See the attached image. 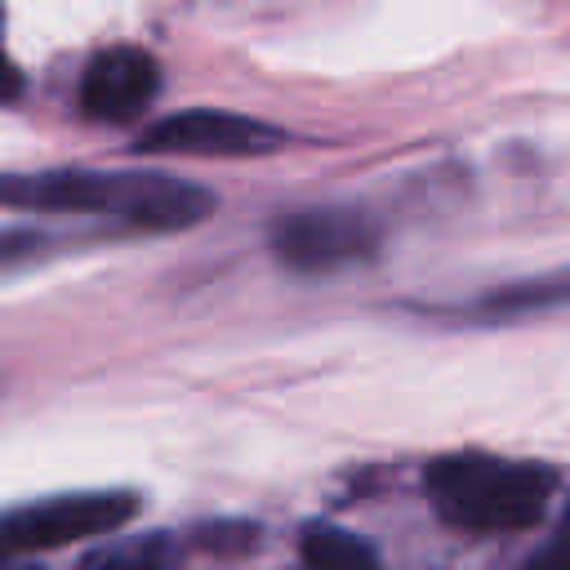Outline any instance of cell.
Returning <instances> with one entry per match:
<instances>
[{
    "mask_svg": "<svg viewBox=\"0 0 570 570\" xmlns=\"http://www.w3.org/2000/svg\"><path fill=\"white\" fill-rule=\"evenodd\" d=\"M570 307V267H552L512 285H499L490 294H481L476 303H468V316H530V312H557Z\"/></svg>",
    "mask_w": 570,
    "mask_h": 570,
    "instance_id": "7",
    "label": "cell"
},
{
    "mask_svg": "<svg viewBox=\"0 0 570 570\" xmlns=\"http://www.w3.org/2000/svg\"><path fill=\"white\" fill-rule=\"evenodd\" d=\"M89 570H169V557H165L160 539H138V543H120V548L94 557Z\"/></svg>",
    "mask_w": 570,
    "mask_h": 570,
    "instance_id": "9",
    "label": "cell"
},
{
    "mask_svg": "<svg viewBox=\"0 0 570 570\" xmlns=\"http://www.w3.org/2000/svg\"><path fill=\"white\" fill-rule=\"evenodd\" d=\"M285 142H289L285 129H276L267 120H254V116L218 111V107L174 111V116H160V120L142 125V134H138V151H156V156H214V160L272 156Z\"/></svg>",
    "mask_w": 570,
    "mask_h": 570,
    "instance_id": "5",
    "label": "cell"
},
{
    "mask_svg": "<svg viewBox=\"0 0 570 570\" xmlns=\"http://www.w3.org/2000/svg\"><path fill=\"white\" fill-rule=\"evenodd\" d=\"M383 232L370 214L352 205H303L285 209L267 227V249L285 272L298 276H330L343 267L374 263Z\"/></svg>",
    "mask_w": 570,
    "mask_h": 570,
    "instance_id": "3",
    "label": "cell"
},
{
    "mask_svg": "<svg viewBox=\"0 0 570 570\" xmlns=\"http://www.w3.org/2000/svg\"><path fill=\"white\" fill-rule=\"evenodd\" d=\"M13 570H36V566H13Z\"/></svg>",
    "mask_w": 570,
    "mask_h": 570,
    "instance_id": "11",
    "label": "cell"
},
{
    "mask_svg": "<svg viewBox=\"0 0 570 570\" xmlns=\"http://www.w3.org/2000/svg\"><path fill=\"white\" fill-rule=\"evenodd\" d=\"M521 570H570V534H561L552 548H543L539 557H530Z\"/></svg>",
    "mask_w": 570,
    "mask_h": 570,
    "instance_id": "10",
    "label": "cell"
},
{
    "mask_svg": "<svg viewBox=\"0 0 570 570\" xmlns=\"http://www.w3.org/2000/svg\"><path fill=\"white\" fill-rule=\"evenodd\" d=\"M9 209L85 214L120 232H183L214 214L218 196L160 169H40L0 183Z\"/></svg>",
    "mask_w": 570,
    "mask_h": 570,
    "instance_id": "1",
    "label": "cell"
},
{
    "mask_svg": "<svg viewBox=\"0 0 570 570\" xmlns=\"http://www.w3.org/2000/svg\"><path fill=\"white\" fill-rule=\"evenodd\" d=\"M134 517V494L125 490H76V494H49L36 503H22L4 517V552H49L62 543H80L94 534L116 530Z\"/></svg>",
    "mask_w": 570,
    "mask_h": 570,
    "instance_id": "4",
    "label": "cell"
},
{
    "mask_svg": "<svg viewBox=\"0 0 570 570\" xmlns=\"http://www.w3.org/2000/svg\"><path fill=\"white\" fill-rule=\"evenodd\" d=\"M566 534H570V512H566Z\"/></svg>",
    "mask_w": 570,
    "mask_h": 570,
    "instance_id": "12",
    "label": "cell"
},
{
    "mask_svg": "<svg viewBox=\"0 0 570 570\" xmlns=\"http://www.w3.org/2000/svg\"><path fill=\"white\" fill-rule=\"evenodd\" d=\"M160 94V62L147 49L111 45L94 53L76 85V111L98 125H129L138 120Z\"/></svg>",
    "mask_w": 570,
    "mask_h": 570,
    "instance_id": "6",
    "label": "cell"
},
{
    "mask_svg": "<svg viewBox=\"0 0 570 570\" xmlns=\"http://www.w3.org/2000/svg\"><path fill=\"white\" fill-rule=\"evenodd\" d=\"M298 552H303V570H383L379 552L343 525H307Z\"/></svg>",
    "mask_w": 570,
    "mask_h": 570,
    "instance_id": "8",
    "label": "cell"
},
{
    "mask_svg": "<svg viewBox=\"0 0 570 570\" xmlns=\"http://www.w3.org/2000/svg\"><path fill=\"white\" fill-rule=\"evenodd\" d=\"M552 490H557V472L548 463L503 459L481 450L441 454L428 468V499L436 517L468 534H508L534 525Z\"/></svg>",
    "mask_w": 570,
    "mask_h": 570,
    "instance_id": "2",
    "label": "cell"
}]
</instances>
